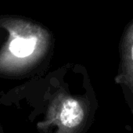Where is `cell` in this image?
<instances>
[{"instance_id": "cell-1", "label": "cell", "mask_w": 133, "mask_h": 133, "mask_svg": "<svg viewBox=\"0 0 133 133\" xmlns=\"http://www.w3.org/2000/svg\"><path fill=\"white\" fill-rule=\"evenodd\" d=\"M95 109L84 98L60 92L51 100L45 118L37 124L40 133H85Z\"/></svg>"}, {"instance_id": "cell-2", "label": "cell", "mask_w": 133, "mask_h": 133, "mask_svg": "<svg viewBox=\"0 0 133 133\" xmlns=\"http://www.w3.org/2000/svg\"><path fill=\"white\" fill-rule=\"evenodd\" d=\"M35 45V42H34L32 39H23V38H16L14 41H13L10 45V49L11 50L12 53L16 51L17 49H19L20 48L24 50V52L26 56H28L31 54L34 49V45Z\"/></svg>"}, {"instance_id": "cell-3", "label": "cell", "mask_w": 133, "mask_h": 133, "mask_svg": "<svg viewBox=\"0 0 133 133\" xmlns=\"http://www.w3.org/2000/svg\"><path fill=\"white\" fill-rule=\"evenodd\" d=\"M131 59L133 60V45L131 46Z\"/></svg>"}, {"instance_id": "cell-4", "label": "cell", "mask_w": 133, "mask_h": 133, "mask_svg": "<svg viewBox=\"0 0 133 133\" xmlns=\"http://www.w3.org/2000/svg\"><path fill=\"white\" fill-rule=\"evenodd\" d=\"M0 133H3V128L1 126H0Z\"/></svg>"}]
</instances>
